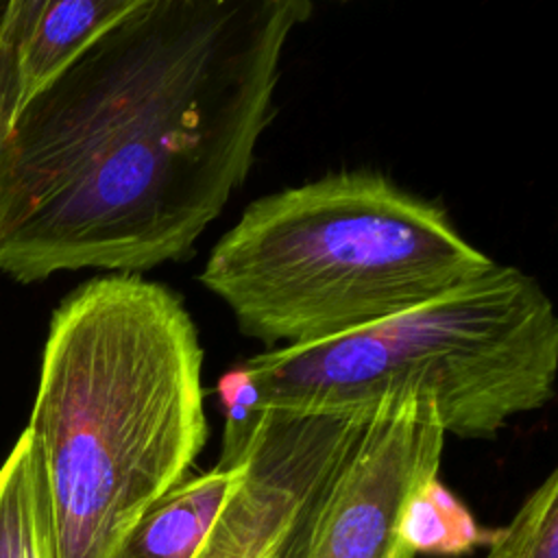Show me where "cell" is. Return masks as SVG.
<instances>
[{
    "label": "cell",
    "mask_w": 558,
    "mask_h": 558,
    "mask_svg": "<svg viewBox=\"0 0 558 558\" xmlns=\"http://www.w3.org/2000/svg\"><path fill=\"white\" fill-rule=\"evenodd\" d=\"M305 0H135L0 144V275L179 262L246 181Z\"/></svg>",
    "instance_id": "obj_1"
},
{
    "label": "cell",
    "mask_w": 558,
    "mask_h": 558,
    "mask_svg": "<svg viewBox=\"0 0 558 558\" xmlns=\"http://www.w3.org/2000/svg\"><path fill=\"white\" fill-rule=\"evenodd\" d=\"M203 347L181 296L100 275L52 312L31 432L54 558H118L140 519L207 442Z\"/></svg>",
    "instance_id": "obj_2"
},
{
    "label": "cell",
    "mask_w": 558,
    "mask_h": 558,
    "mask_svg": "<svg viewBox=\"0 0 558 558\" xmlns=\"http://www.w3.org/2000/svg\"><path fill=\"white\" fill-rule=\"evenodd\" d=\"M495 264L434 201L381 172L342 170L255 198L198 281L270 351L349 336Z\"/></svg>",
    "instance_id": "obj_3"
},
{
    "label": "cell",
    "mask_w": 558,
    "mask_h": 558,
    "mask_svg": "<svg viewBox=\"0 0 558 558\" xmlns=\"http://www.w3.org/2000/svg\"><path fill=\"white\" fill-rule=\"evenodd\" d=\"M558 318L543 286L495 264L423 305L349 336L257 353L222 379L225 405L251 412L371 414L429 405L440 429L495 438L556 392Z\"/></svg>",
    "instance_id": "obj_4"
},
{
    "label": "cell",
    "mask_w": 558,
    "mask_h": 558,
    "mask_svg": "<svg viewBox=\"0 0 558 558\" xmlns=\"http://www.w3.org/2000/svg\"><path fill=\"white\" fill-rule=\"evenodd\" d=\"M371 414H227L218 464L242 462V475L192 558H303L316 512Z\"/></svg>",
    "instance_id": "obj_5"
},
{
    "label": "cell",
    "mask_w": 558,
    "mask_h": 558,
    "mask_svg": "<svg viewBox=\"0 0 558 558\" xmlns=\"http://www.w3.org/2000/svg\"><path fill=\"white\" fill-rule=\"evenodd\" d=\"M442 447L429 405H379L331 482L303 558H416L399 525L408 501L438 477Z\"/></svg>",
    "instance_id": "obj_6"
},
{
    "label": "cell",
    "mask_w": 558,
    "mask_h": 558,
    "mask_svg": "<svg viewBox=\"0 0 558 558\" xmlns=\"http://www.w3.org/2000/svg\"><path fill=\"white\" fill-rule=\"evenodd\" d=\"M135 0H2L0 144L22 107Z\"/></svg>",
    "instance_id": "obj_7"
},
{
    "label": "cell",
    "mask_w": 558,
    "mask_h": 558,
    "mask_svg": "<svg viewBox=\"0 0 558 558\" xmlns=\"http://www.w3.org/2000/svg\"><path fill=\"white\" fill-rule=\"evenodd\" d=\"M240 475L242 462L185 477L140 519L118 558H192Z\"/></svg>",
    "instance_id": "obj_8"
},
{
    "label": "cell",
    "mask_w": 558,
    "mask_h": 558,
    "mask_svg": "<svg viewBox=\"0 0 558 558\" xmlns=\"http://www.w3.org/2000/svg\"><path fill=\"white\" fill-rule=\"evenodd\" d=\"M0 558H54L44 469L26 427L0 464Z\"/></svg>",
    "instance_id": "obj_9"
},
{
    "label": "cell",
    "mask_w": 558,
    "mask_h": 558,
    "mask_svg": "<svg viewBox=\"0 0 558 558\" xmlns=\"http://www.w3.org/2000/svg\"><path fill=\"white\" fill-rule=\"evenodd\" d=\"M495 530L482 527L438 477L427 482L408 501L399 525L401 541L414 556L425 554L442 558L464 556L477 547H486Z\"/></svg>",
    "instance_id": "obj_10"
},
{
    "label": "cell",
    "mask_w": 558,
    "mask_h": 558,
    "mask_svg": "<svg viewBox=\"0 0 558 558\" xmlns=\"http://www.w3.org/2000/svg\"><path fill=\"white\" fill-rule=\"evenodd\" d=\"M484 558H558V471H551L497 527Z\"/></svg>",
    "instance_id": "obj_11"
},
{
    "label": "cell",
    "mask_w": 558,
    "mask_h": 558,
    "mask_svg": "<svg viewBox=\"0 0 558 558\" xmlns=\"http://www.w3.org/2000/svg\"><path fill=\"white\" fill-rule=\"evenodd\" d=\"M0 4H2V0H0Z\"/></svg>",
    "instance_id": "obj_12"
}]
</instances>
